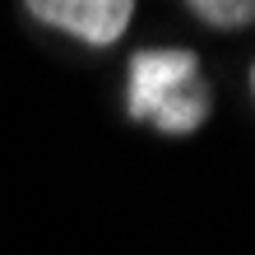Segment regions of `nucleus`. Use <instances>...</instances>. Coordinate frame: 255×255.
Listing matches in <instances>:
<instances>
[{
    "label": "nucleus",
    "mask_w": 255,
    "mask_h": 255,
    "mask_svg": "<svg viewBox=\"0 0 255 255\" xmlns=\"http://www.w3.org/2000/svg\"><path fill=\"white\" fill-rule=\"evenodd\" d=\"M214 93L200 79V61L186 47H144L130 56L126 112L162 134H190L204 126Z\"/></svg>",
    "instance_id": "1"
},
{
    "label": "nucleus",
    "mask_w": 255,
    "mask_h": 255,
    "mask_svg": "<svg viewBox=\"0 0 255 255\" xmlns=\"http://www.w3.org/2000/svg\"><path fill=\"white\" fill-rule=\"evenodd\" d=\"M28 14L84 47H116L130 28L134 0H28Z\"/></svg>",
    "instance_id": "2"
},
{
    "label": "nucleus",
    "mask_w": 255,
    "mask_h": 255,
    "mask_svg": "<svg viewBox=\"0 0 255 255\" xmlns=\"http://www.w3.org/2000/svg\"><path fill=\"white\" fill-rule=\"evenodd\" d=\"M186 5L209 28H251L255 23V0H186Z\"/></svg>",
    "instance_id": "3"
},
{
    "label": "nucleus",
    "mask_w": 255,
    "mask_h": 255,
    "mask_svg": "<svg viewBox=\"0 0 255 255\" xmlns=\"http://www.w3.org/2000/svg\"><path fill=\"white\" fill-rule=\"evenodd\" d=\"M251 84H255V70H251Z\"/></svg>",
    "instance_id": "4"
}]
</instances>
